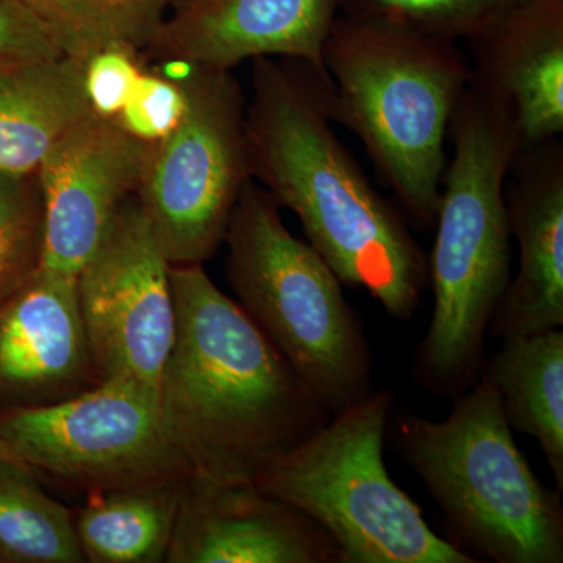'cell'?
<instances>
[{"instance_id": "3", "label": "cell", "mask_w": 563, "mask_h": 563, "mask_svg": "<svg viewBox=\"0 0 563 563\" xmlns=\"http://www.w3.org/2000/svg\"><path fill=\"white\" fill-rule=\"evenodd\" d=\"M448 140L453 152L428 262L433 312L418 346L417 373L429 390L462 395L477 383L485 335L512 279L504 192L523 143L509 106L472 79Z\"/></svg>"}, {"instance_id": "1", "label": "cell", "mask_w": 563, "mask_h": 563, "mask_svg": "<svg viewBox=\"0 0 563 563\" xmlns=\"http://www.w3.org/2000/svg\"><path fill=\"white\" fill-rule=\"evenodd\" d=\"M246 101L252 179L301 222L340 282L365 288L396 320L420 309L428 258L402 214L333 129L324 70L257 58Z\"/></svg>"}, {"instance_id": "6", "label": "cell", "mask_w": 563, "mask_h": 563, "mask_svg": "<svg viewBox=\"0 0 563 563\" xmlns=\"http://www.w3.org/2000/svg\"><path fill=\"white\" fill-rule=\"evenodd\" d=\"M398 443L461 542L498 563H562V493L518 450L498 391L485 377L443 421L407 415Z\"/></svg>"}, {"instance_id": "5", "label": "cell", "mask_w": 563, "mask_h": 563, "mask_svg": "<svg viewBox=\"0 0 563 563\" xmlns=\"http://www.w3.org/2000/svg\"><path fill=\"white\" fill-rule=\"evenodd\" d=\"M225 276L244 312L329 413L372 393V351L358 313L324 258L288 231L254 179L229 220Z\"/></svg>"}, {"instance_id": "8", "label": "cell", "mask_w": 563, "mask_h": 563, "mask_svg": "<svg viewBox=\"0 0 563 563\" xmlns=\"http://www.w3.org/2000/svg\"><path fill=\"white\" fill-rule=\"evenodd\" d=\"M187 109L151 144L135 195L172 265H202L224 243L236 199L252 179L246 98L232 70L196 68L181 81Z\"/></svg>"}, {"instance_id": "9", "label": "cell", "mask_w": 563, "mask_h": 563, "mask_svg": "<svg viewBox=\"0 0 563 563\" xmlns=\"http://www.w3.org/2000/svg\"><path fill=\"white\" fill-rule=\"evenodd\" d=\"M0 440L25 465L90 495L191 476L163 432L158 388L125 377L0 413Z\"/></svg>"}, {"instance_id": "19", "label": "cell", "mask_w": 563, "mask_h": 563, "mask_svg": "<svg viewBox=\"0 0 563 563\" xmlns=\"http://www.w3.org/2000/svg\"><path fill=\"white\" fill-rule=\"evenodd\" d=\"M184 481L90 495L74 517L85 562H165Z\"/></svg>"}, {"instance_id": "26", "label": "cell", "mask_w": 563, "mask_h": 563, "mask_svg": "<svg viewBox=\"0 0 563 563\" xmlns=\"http://www.w3.org/2000/svg\"><path fill=\"white\" fill-rule=\"evenodd\" d=\"M65 55L47 25L22 0H0V73Z\"/></svg>"}, {"instance_id": "18", "label": "cell", "mask_w": 563, "mask_h": 563, "mask_svg": "<svg viewBox=\"0 0 563 563\" xmlns=\"http://www.w3.org/2000/svg\"><path fill=\"white\" fill-rule=\"evenodd\" d=\"M515 431L533 437L563 490V332L503 340L484 374Z\"/></svg>"}, {"instance_id": "15", "label": "cell", "mask_w": 563, "mask_h": 563, "mask_svg": "<svg viewBox=\"0 0 563 563\" xmlns=\"http://www.w3.org/2000/svg\"><path fill=\"white\" fill-rule=\"evenodd\" d=\"M510 235L520 266L510 279L488 333L499 340L563 325V144L523 147L506 184Z\"/></svg>"}, {"instance_id": "10", "label": "cell", "mask_w": 563, "mask_h": 563, "mask_svg": "<svg viewBox=\"0 0 563 563\" xmlns=\"http://www.w3.org/2000/svg\"><path fill=\"white\" fill-rule=\"evenodd\" d=\"M172 263L136 195L114 213L76 276L77 299L99 383L114 377L158 388L173 347Z\"/></svg>"}, {"instance_id": "14", "label": "cell", "mask_w": 563, "mask_h": 563, "mask_svg": "<svg viewBox=\"0 0 563 563\" xmlns=\"http://www.w3.org/2000/svg\"><path fill=\"white\" fill-rule=\"evenodd\" d=\"M339 14L336 0H184L147 49L199 68L288 58L324 70L322 51Z\"/></svg>"}, {"instance_id": "2", "label": "cell", "mask_w": 563, "mask_h": 563, "mask_svg": "<svg viewBox=\"0 0 563 563\" xmlns=\"http://www.w3.org/2000/svg\"><path fill=\"white\" fill-rule=\"evenodd\" d=\"M169 279L176 329L158 385L163 432L191 476L254 483L332 415L202 265H172Z\"/></svg>"}, {"instance_id": "25", "label": "cell", "mask_w": 563, "mask_h": 563, "mask_svg": "<svg viewBox=\"0 0 563 563\" xmlns=\"http://www.w3.org/2000/svg\"><path fill=\"white\" fill-rule=\"evenodd\" d=\"M143 76L136 51L111 46L96 54L84 68L85 92L98 117L114 120L131 101Z\"/></svg>"}, {"instance_id": "7", "label": "cell", "mask_w": 563, "mask_h": 563, "mask_svg": "<svg viewBox=\"0 0 563 563\" xmlns=\"http://www.w3.org/2000/svg\"><path fill=\"white\" fill-rule=\"evenodd\" d=\"M390 391H372L277 455L255 487L331 537L340 563H476L433 532L384 461Z\"/></svg>"}, {"instance_id": "24", "label": "cell", "mask_w": 563, "mask_h": 563, "mask_svg": "<svg viewBox=\"0 0 563 563\" xmlns=\"http://www.w3.org/2000/svg\"><path fill=\"white\" fill-rule=\"evenodd\" d=\"M185 109L187 98L181 85L161 74L143 73L131 101L114 120L135 139L154 144L179 125Z\"/></svg>"}, {"instance_id": "11", "label": "cell", "mask_w": 563, "mask_h": 563, "mask_svg": "<svg viewBox=\"0 0 563 563\" xmlns=\"http://www.w3.org/2000/svg\"><path fill=\"white\" fill-rule=\"evenodd\" d=\"M150 147L96 113L55 144L36 173L46 228L43 268L79 274L121 203L139 190Z\"/></svg>"}, {"instance_id": "22", "label": "cell", "mask_w": 563, "mask_h": 563, "mask_svg": "<svg viewBox=\"0 0 563 563\" xmlns=\"http://www.w3.org/2000/svg\"><path fill=\"white\" fill-rule=\"evenodd\" d=\"M44 202L36 174H0V303L43 266Z\"/></svg>"}, {"instance_id": "27", "label": "cell", "mask_w": 563, "mask_h": 563, "mask_svg": "<svg viewBox=\"0 0 563 563\" xmlns=\"http://www.w3.org/2000/svg\"><path fill=\"white\" fill-rule=\"evenodd\" d=\"M0 459H7V461L22 462L21 459L18 457L16 454H14V451L11 450L9 444L3 443L2 440H0Z\"/></svg>"}, {"instance_id": "21", "label": "cell", "mask_w": 563, "mask_h": 563, "mask_svg": "<svg viewBox=\"0 0 563 563\" xmlns=\"http://www.w3.org/2000/svg\"><path fill=\"white\" fill-rule=\"evenodd\" d=\"M81 66L111 46L139 52L151 44L162 14L118 9L102 0H22Z\"/></svg>"}, {"instance_id": "12", "label": "cell", "mask_w": 563, "mask_h": 563, "mask_svg": "<svg viewBox=\"0 0 563 563\" xmlns=\"http://www.w3.org/2000/svg\"><path fill=\"white\" fill-rule=\"evenodd\" d=\"M168 563H339L320 526L254 483L188 476L181 487Z\"/></svg>"}, {"instance_id": "20", "label": "cell", "mask_w": 563, "mask_h": 563, "mask_svg": "<svg viewBox=\"0 0 563 563\" xmlns=\"http://www.w3.org/2000/svg\"><path fill=\"white\" fill-rule=\"evenodd\" d=\"M74 514L41 487L35 470L0 459V563H81Z\"/></svg>"}, {"instance_id": "16", "label": "cell", "mask_w": 563, "mask_h": 563, "mask_svg": "<svg viewBox=\"0 0 563 563\" xmlns=\"http://www.w3.org/2000/svg\"><path fill=\"white\" fill-rule=\"evenodd\" d=\"M474 84L512 110L523 147L563 132V0H528L462 43Z\"/></svg>"}, {"instance_id": "4", "label": "cell", "mask_w": 563, "mask_h": 563, "mask_svg": "<svg viewBox=\"0 0 563 563\" xmlns=\"http://www.w3.org/2000/svg\"><path fill=\"white\" fill-rule=\"evenodd\" d=\"M333 124L354 133L409 217L435 222L450 124L472 66L462 43L339 14L324 51Z\"/></svg>"}, {"instance_id": "17", "label": "cell", "mask_w": 563, "mask_h": 563, "mask_svg": "<svg viewBox=\"0 0 563 563\" xmlns=\"http://www.w3.org/2000/svg\"><path fill=\"white\" fill-rule=\"evenodd\" d=\"M95 113L84 66L65 57L0 73V174H36L79 122Z\"/></svg>"}, {"instance_id": "13", "label": "cell", "mask_w": 563, "mask_h": 563, "mask_svg": "<svg viewBox=\"0 0 563 563\" xmlns=\"http://www.w3.org/2000/svg\"><path fill=\"white\" fill-rule=\"evenodd\" d=\"M96 384L76 276L41 266L0 303V413L66 401Z\"/></svg>"}, {"instance_id": "23", "label": "cell", "mask_w": 563, "mask_h": 563, "mask_svg": "<svg viewBox=\"0 0 563 563\" xmlns=\"http://www.w3.org/2000/svg\"><path fill=\"white\" fill-rule=\"evenodd\" d=\"M344 16L396 22L442 38L472 40L528 0H336Z\"/></svg>"}]
</instances>
